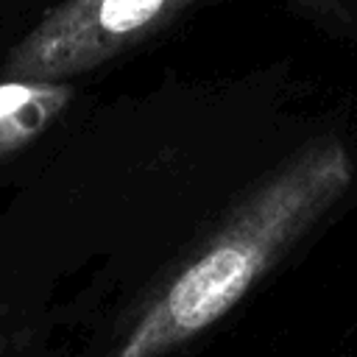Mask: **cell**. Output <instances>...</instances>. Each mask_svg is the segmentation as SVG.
Here are the masks:
<instances>
[{"label": "cell", "mask_w": 357, "mask_h": 357, "mask_svg": "<svg viewBox=\"0 0 357 357\" xmlns=\"http://www.w3.org/2000/svg\"><path fill=\"white\" fill-rule=\"evenodd\" d=\"M349 148L324 137L293 153L142 310L114 357H165L231 312L351 187Z\"/></svg>", "instance_id": "obj_1"}, {"label": "cell", "mask_w": 357, "mask_h": 357, "mask_svg": "<svg viewBox=\"0 0 357 357\" xmlns=\"http://www.w3.org/2000/svg\"><path fill=\"white\" fill-rule=\"evenodd\" d=\"M198 0H64L11 47L6 78L67 81L167 28Z\"/></svg>", "instance_id": "obj_2"}, {"label": "cell", "mask_w": 357, "mask_h": 357, "mask_svg": "<svg viewBox=\"0 0 357 357\" xmlns=\"http://www.w3.org/2000/svg\"><path fill=\"white\" fill-rule=\"evenodd\" d=\"M70 98L73 86L67 81H0V156L39 139L67 109Z\"/></svg>", "instance_id": "obj_3"}]
</instances>
